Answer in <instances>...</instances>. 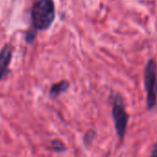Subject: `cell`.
Here are the masks:
<instances>
[{
	"label": "cell",
	"mask_w": 157,
	"mask_h": 157,
	"mask_svg": "<svg viewBox=\"0 0 157 157\" xmlns=\"http://www.w3.org/2000/svg\"><path fill=\"white\" fill-rule=\"evenodd\" d=\"M151 157H157V142L154 144L153 146V149H152V151L151 153Z\"/></svg>",
	"instance_id": "obj_9"
},
{
	"label": "cell",
	"mask_w": 157,
	"mask_h": 157,
	"mask_svg": "<svg viewBox=\"0 0 157 157\" xmlns=\"http://www.w3.org/2000/svg\"><path fill=\"white\" fill-rule=\"evenodd\" d=\"M112 116L114 118L117 134L120 140H123L126 135L127 128H128V115L123 105V103L120 97L119 98L117 97L114 102V105L112 109Z\"/></svg>",
	"instance_id": "obj_3"
},
{
	"label": "cell",
	"mask_w": 157,
	"mask_h": 157,
	"mask_svg": "<svg viewBox=\"0 0 157 157\" xmlns=\"http://www.w3.org/2000/svg\"><path fill=\"white\" fill-rule=\"evenodd\" d=\"M157 67L156 63L153 59H150L144 68L143 78L144 87L146 91V104L147 109L151 110L156 106L157 104V92H156V82H157Z\"/></svg>",
	"instance_id": "obj_2"
},
{
	"label": "cell",
	"mask_w": 157,
	"mask_h": 157,
	"mask_svg": "<svg viewBox=\"0 0 157 157\" xmlns=\"http://www.w3.org/2000/svg\"><path fill=\"white\" fill-rule=\"evenodd\" d=\"M69 87V83L66 81H62L59 82L57 83H55L51 86L50 89V95L54 98L57 97L58 95H60L61 94L67 92V90Z\"/></svg>",
	"instance_id": "obj_5"
},
{
	"label": "cell",
	"mask_w": 157,
	"mask_h": 157,
	"mask_svg": "<svg viewBox=\"0 0 157 157\" xmlns=\"http://www.w3.org/2000/svg\"><path fill=\"white\" fill-rule=\"evenodd\" d=\"M52 146H53V149H54L56 151H57V152H61V151H64L66 150L65 145H64L63 142L60 141V140H53Z\"/></svg>",
	"instance_id": "obj_6"
},
{
	"label": "cell",
	"mask_w": 157,
	"mask_h": 157,
	"mask_svg": "<svg viewBox=\"0 0 157 157\" xmlns=\"http://www.w3.org/2000/svg\"><path fill=\"white\" fill-rule=\"evenodd\" d=\"M56 9L53 0H37L32 9V21L34 30H47L54 22Z\"/></svg>",
	"instance_id": "obj_1"
},
{
	"label": "cell",
	"mask_w": 157,
	"mask_h": 157,
	"mask_svg": "<svg viewBox=\"0 0 157 157\" xmlns=\"http://www.w3.org/2000/svg\"><path fill=\"white\" fill-rule=\"evenodd\" d=\"M156 92H157V82H156Z\"/></svg>",
	"instance_id": "obj_10"
},
{
	"label": "cell",
	"mask_w": 157,
	"mask_h": 157,
	"mask_svg": "<svg viewBox=\"0 0 157 157\" xmlns=\"http://www.w3.org/2000/svg\"><path fill=\"white\" fill-rule=\"evenodd\" d=\"M94 138H95V131H94V130L88 131V132L85 134V136H84V142H85V144L90 143Z\"/></svg>",
	"instance_id": "obj_8"
},
{
	"label": "cell",
	"mask_w": 157,
	"mask_h": 157,
	"mask_svg": "<svg viewBox=\"0 0 157 157\" xmlns=\"http://www.w3.org/2000/svg\"><path fill=\"white\" fill-rule=\"evenodd\" d=\"M12 56V47L7 44L0 51V80L8 73L9 65Z\"/></svg>",
	"instance_id": "obj_4"
},
{
	"label": "cell",
	"mask_w": 157,
	"mask_h": 157,
	"mask_svg": "<svg viewBox=\"0 0 157 157\" xmlns=\"http://www.w3.org/2000/svg\"><path fill=\"white\" fill-rule=\"evenodd\" d=\"M36 37V30H32L29 31L26 34V42L28 44H32Z\"/></svg>",
	"instance_id": "obj_7"
}]
</instances>
